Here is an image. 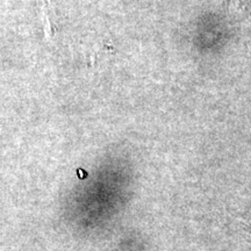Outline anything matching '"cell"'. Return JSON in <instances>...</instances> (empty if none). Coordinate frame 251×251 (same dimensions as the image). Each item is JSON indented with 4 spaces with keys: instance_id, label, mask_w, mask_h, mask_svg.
Here are the masks:
<instances>
[{
    "instance_id": "2",
    "label": "cell",
    "mask_w": 251,
    "mask_h": 251,
    "mask_svg": "<svg viewBox=\"0 0 251 251\" xmlns=\"http://www.w3.org/2000/svg\"><path fill=\"white\" fill-rule=\"evenodd\" d=\"M251 13V0H230L229 14L235 19L247 17Z\"/></svg>"
},
{
    "instance_id": "1",
    "label": "cell",
    "mask_w": 251,
    "mask_h": 251,
    "mask_svg": "<svg viewBox=\"0 0 251 251\" xmlns=\"http://www.w3.org/2000/svg\"><path fill=\"white\" fill-rule=\"evenodd\" d=\"M40 5V11H41V18H42V24H43V30H45L47 39L51 40L55 36V29L54 25L51 24L50 20V1L49 0H37Z\"/></svg>"
}]
</instances>
